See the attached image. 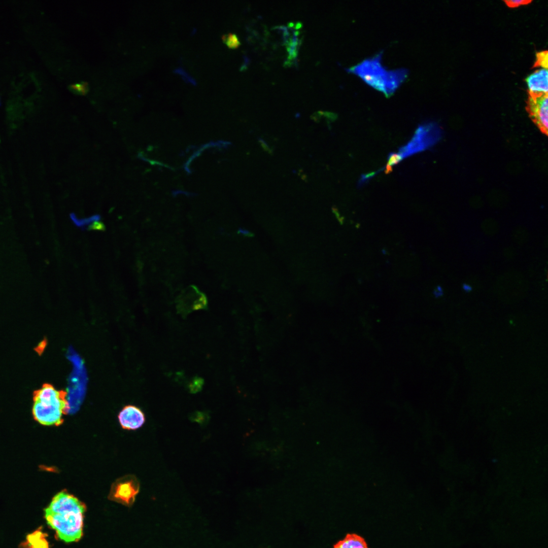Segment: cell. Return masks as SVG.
<instances>
[{
	"label": "cell",
	"instance_id": "1",
	"mask_svg": "<svg viewBox=\"0 0 548 548\" xmlns=\"http://www.w3.org/2000/svg\"><path fill=\"white\" fill-rule=\"evenodd\" d=\"M86 506L74 495L62 491L52 498L45 510L49 526L65 542L77 541L83 534Z\"/></svg>",
	"mask_w": 548,
	"mask_h": 548
},
{
	"label": "cell",
	"instance_id": "2",
	"mask_svg": "<svg viewBox=\"0 0 548 548\" xmlns=\"http://www.w3.org/2000/svg\"><path fill=\"white\" fill-rule=\"evenodd\" d=\"M382 52L366 58L347 70L387 96L392 94L407 77L408 71L399 68L388 70L382 64Z\"/></svg>",
	"mask_w": 548,
	"mask_h": 548
},
{
	"label": "cell",
	"instance_id": "3",
	"mask_svg": "<svg viewBox=\"0 0 548 548\" xmlns=\"http://www.w3.org/2000/svg\"><path fill=\"white\" fill-rule=\"evenodd\" d=\"M67 392L57 390L52 385L45 384L33 394L32 415L36 421L45 426H59L67 414Z\"/></svg>",
	"mask_w": 548,
	"mask_h": 548
},
{
	"label": "cell",
	"instance_id": "4",
	"mask_svg": "<svg viewBox=\"0 0 548 548\" xmlns=\"http://www.w3.org/2000/svg\"><path fill=\"white\" fill-rule=\"evenodd\" d=\"M440 129L435 123L424 122L420 124L409 141L400 147L397 152L390 153L386 166L372 172V176L373 177L382 170H385L386 174L390 173L393 166L405 158L434 145L440 139Z\"/></svg>",
	"mask_w": 548,
	"mask_h": 548
},
{
	"label": "cell",
	"instance_id": "5",
	"mask_svg": "<svg viewBox=\"0 0 548 548\" xmlns=\"http://www.w3.org/2000/svg\"><path fill=\"white\" fill-rule=\"evenodd\" d=\"M139 489V483L134 476H125L113 484L109 499L130 507L134 502Z\"/></svg>",
	"mask_w": 548,
	"mask_h": 548
},
{
	"label": "cell",
	"instance_id": "6",
	"mask_svg": "<svg viewBox=\"0 0 548 548\" xmlns=\"http://www.w3.org/2000/svg\"><path fill=\"white\" fill-rule=\"evenodd\" d=\"M527 110L540 130L547 134L548 127L547 93L529 92Z\"/></svg>",
	"mask_w": 548,
	"mask_h": 548
},
{
	"label": "cell",
	"instance_id": "7",
	"mask_svg": "<svg viewBox=\"0 0 548 548\" xmlns=\"http://www.w3.org/2000/svg\"><path fill=\"white\" fill-rule=\"evenodd\" d=\"M122 427L127 430H135L141 427L145 422L143 412L133 405L125 406L118 415Z\"/></svg>",
	"mask_w": 548,
	"mask_h": 548
},
{
	"label": "cell",
	"instance_id": "8",
	"mask_svg": "<svg viewBox=\"0 0 548 548\" xmlns=\"http://www.w3.org/2000/svg\"><path fill=\"white\" fill-rule=\"evenodd\" d=\"M547 70L541 68L535 71L525 79L529 92L547 93Z\"/></svg>",
	"mask_w": 548,
	"mask_h": 548
},
{
	"label": "cell",
	"instance_id": "9",
	"mask_svg": "<svg viewBox=\"0 0 548 548\" xmlns=\"http://www.w3.org/2000/svg\"><path fill=\"white\" fill-rule=\"evenodd\" d=\"M47 536L42 527H39L27 535L26 541L20 543L19 548H49Z\"/></svg>",
	"mask_w": 548,
	"mask_h": 548
},
{
	"label": "cell",
	"instance_id": "10",
	"mask_svg": "<svg viewBox=\"0 0 548 548\" xmlns=\"http://www.w3.org/2000/svg\"><path fill=\"white\" fill-rule=\"evenodd\" d=\"M333 548H369L365 539L356 533H348L333 545Z\"/></svg>",
	"mask_w": 548,
	"mask_h": 548
},
{
	"label": "cell",
	"instance_id": "11",
	"mask_svg": "<svg viewBox=\"0 0 548 548\" xmlns=\"http://www.w3.org/2000/svg\"><path fill=\"white\" fill-rule=\"evenodd\" d=\"M72 219L74 223L78 227L82 228L88 227L95 221L99 220V217L98 216H93L90 218L86 219H78L75 216H73Z\"/></svg>",
	"mask_w": 548,
	"mask_h": 548
},
{
	"label": "cell",
	"instance_id": "12",
	"mask_svg": "<svg viewBox=\"0 0 548 548\" xmlns=\"http://www.w3.org/2000/svg\"><path fill=\"white\" fill-rule=\"evenodd\" d=\"M547 51H543L537 52L536 54V60L534 67L541 66L543 68H547Z\"/></svg>",
	"mask_w": 548,
	"mask_h": 548
},
{
	"label": "cell",
	"instance_id": "13",
	"mask_svg": "<svg viewBox=\"0 0 548 548\" xmlns=\"http://www.w3.org/2000/svg\"><path fill=\"white\" fill-rule=\"evenodd\" d=\"M298 42L297 35H296L288 42L287 49L289 52L288 58L289 59H293L296 57L297 46L298 44Z\"/></svg>",
	"mask_w": 548,
	"mask_h": 548
},
{
	"label": "cell",
	"instance_id": "14",
	"mask_svg": "<svg viewBox=\"0 0 548 548\" xmlns=\"http://www.w3.org/2000/svg\"><path fill=\"white\" fill-rule=\"evenodd\" d=\"M223 40L230 48H234L240 45V42L234 33H229L222 37Z\"/></svg>",
	"mask_w": 548,
	"mask_h": 548
},
{
	"label": "cell",
	"instance_id": "15",
	"mask_svg": "<svg viewBox=\"0 0 548 548\" xmlns=\"http://www.w3.org/2000/svg\"><path fill=\"white\" fill-rule=\"evenodd\" d=\"M504 2L505 4L510 8H516L521 6L527 5L532 2L531 1L529 0H515V1H504Z\"/></svg>",
	"mask_w": 548,
	"mask_h": 548
},
{
	"label": "cell",
	"instance_id": "16",
	"mask_svg": "<svg viewBox=\"0 0 548 548\" xmlns=\"http://www.w3.org/2000/svg\"><path fill=\"white\" fill-rule=\"evenodd\" d=\"M72 88L74 91L80 93H85L87 89L85 84H82L74 85L72 86Z\"/></svg>",
	"mask_w": 548,
	"mask_h": 548
},
{
	"label": "cell",
	"instance_id": "17",
	"mask_svg": "<svg viewBox=\"0 0 548 548\" xmlns=\"http://www.w3.org/2000/svg\"><path fill=\"white\" fill-rule=\"evenodd\" d=\"M259 142H260V145H261V147H262L263 148V149H264V150L265 151H267V152L268 153H270V154H271V153H272V151H271V149H270V148H269L268 147V146L267 145V144H266L265 143V142H264V141H263V140H262V139H259Z\"/></svg>",
	"mask_w": 548,
	"mask_h": 548
},
{
	"label": "cell",
	"instance_id": "18",
	"mask_svg": "<svg viewBox=\"0 0 548 548\" xmlns=\"http://www.w3.org/2000/svg\"><path fill=\"white\" fill-rule=\"evenodd\" d=\"M239 232L240 233H243V234H244L245 235H248V236H252L251 235H252L251 233H250L248 230H246L244 229H239Z\"/></svg>",
	"mask_w": 548,
	"mask_h": 548
}]
</instances>
